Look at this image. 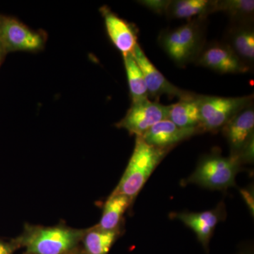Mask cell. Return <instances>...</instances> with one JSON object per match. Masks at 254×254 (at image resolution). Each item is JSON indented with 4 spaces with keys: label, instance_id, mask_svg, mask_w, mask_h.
<instances>
[{
    "label": "cell",
    "instance_id": "obj_1",
    "mask_svg": "<svg viewBox=\"0 0 254 254\" xmlns=\"http://www.w3.org/2000/svg\"><path fill=\"white\" fill-rule=\"evenodd\" d=\"M86 231L64 225H26L14 241L18 248L25 249V254H65L78 248Z\"/></svg>",
    "mask_w": 254,
    "mask_h": 254
},
{
    "label": "cell",
    "instance_id": "obj_25",
    "mask_svg": "<svg viewBox=\"0 0 254 254\" xmlns=\"http://www.w3.org/2000/svg\"><path fill=\"white\" fill-rule=\"evenodd\" d=\"M6 55V54L5 53L4 50L0 46V66H1V63H2L3 60H4Z\"/></svg>",
    "mask_w": 254,
    "mask_h": 254
},
{
    "label": "cell",
    "instance_id": "obj_9",
    "mask_svg": "<svg viewBox=\"0 0 254 254\" xmlns=\"http://www.w3.org/2000/svg\"><path fill=\"white\" fill-rule=\"evenodd\" d=\"M104 18L105 28L110 41L122 54L133 53L138 43V29L133 23L128 22L114 13L107 6L100 9Z\"/></svg>",
    "mask_w": 254,
    "mask_h": 254
},
{
    "label": "cell",
    "instance_id": "obj_13",
    "mask_svg": "<svg viewBox=\"0 0 254 254\" xmlns=\"http://www.w3.org/2000/svg\"><path fill=\"white\" fill-rule=\"evenodd\" d=\"M234 53L251 68L254 61V31L252 23H232L227 43Z\"/></svg>",
    "mask_w": 254,
    "mask_h": 254
},
{
    "label": "cell",
    "instance_id": "obj_7",
    "mask_svg": "<svg viewBox=\"0 0 254 254\" xmlns=\"http://www.w3.org/2000/svg\"><path fill=\"white\" fill-rule=\"evenodd\" d=\"M132 55L143 73L148 94L151 98L158 99L160 96L166 95L169 98H177L180 100L195 96V93L181 89L169 81L150 61L139 44L135 47Z\"/></svg>",
    "mask_w": 254,
    "mask_h": 254
},
{
    "label": "cell",
    "instance_id": "obj_17",
    "mask_svg": "<svg viewBox=\"0 0 254 254\" xmlns=\"http://www.w3.org/2000/svg\"><path fill=\"white\" fill-rule=\"evenodd\" d=\"M132 203L133 200L126 195L111 193L105 202L99 223L95 227L107 231L119 230L124 214Z\"/></svg>",
    "mask_w": 254,
    "mask_h": 254
},
{
    "label": "cell",
    "instance_id": "obj_2",
    "mask_svg": "<svg viewBox=\"0 0 254 254\" xmlns=\"http://www.w3.org/2000/svg\"><path fill=\"white\" fill-rule=\"evenodd\" d=\"M168 151L148 144L142 137L136 136L126 170L112 193L126 195L133 201Z\"/></svg>",
    "mask_w": 254,
    "mask_h": 254
},
{
    "label": "cell",
    "instance_id": "obj_6",
    "mask_svg": "<svg viewBox=\"0 0 254 254\" xmlns=\"http://www.w3.org/2000/svg\"><path fill=\"white\" fill-rule=\"evenodd\" d=\"M169 105L149 99L131 103L126 115L116 127L125 128L131 134L142 136L155 124L168 119Z\"/></svg>",
    "mask_w": 254,
    "mask_h": 254
},
{
    "label": "cell",
    "instance_id": "obj_15",
    "mask_svg": "<svg viewBox=\"0 0 254 254\" xmlns=\"http://www.w3.org/2000/svg\"><path fill=\"white\" fill-rule=\"evenodd\" d=\"M168 120L182 128H199V95L169 105Z\"/></svg>",
    "mask_w": 254,
    "mask_h": 254
},
{
    "label": "cell",
    "instance_id": "obj_26",
    "mask_svg": "<svg viewBox=\"0 0 254 254\" xmlns=\"http://www.w3.org/2000/svg\"><path fill=\"white\" fill-rule=\"evenodd\" d=\"M65 254H83V252H82V250H78V248L76 249V250L72 251V252H68V253Z\"/></svg>",
    "mask_w": 254,
    "mask_h": 254
},
{
    "label": "cell",
    "instance_id": "obj_10",
    "mask_svg": "<svg viewBox=\"0 0 254 254\" xmlns=\"http://www.w3.org/2000/svg\"><path fill=\"white\" fill-rule=\"evenodd\" d=\"M172 218L177 219L190 227L196 235L197 239L207 250L217 225L225 217V206L221 203L213 210L200 213H172Z\"/></svg>",
    "mask_w": 254,
    "mask_h": 254
},
{
    "label": "cell",
    "instance_id": "obj_11",
    "mask_svg": "<svg viewBox=\"0 0 254 254\" xmlns=\"http://www.w3.org/2000/svg\"><path fill=\"white\" fill-rule=\"evenodd\" d=\"M200 133L199 128H182L170 120H164L155 124L141 137L148 144L170 150L174 145Z\"/></svg>",
    "mask_w": 254,
    "mask_h": 254
},
{
    "label": "cell",
    "instance_id": "obj_3",
    "mask_svg": "<svg viewBox=\"0 0 254 254\" xmlns=\"http://www.w3.org/2000/svg\"><path fill=\"white\" fill-rule=\"evenodd\" d=\"M242 163L235 155L224 157L218 153L205 155L200 159L187 183L211 190H227L235 185V177Z\"/></svg>",
    "mask_w": 254,
    "mask_h": 254
},
{
    "label": "cell",
    "instance_id": "obj_8",
    "mask_svg": "<svg viewBox=\"0 0 254 254\" xmlns=\"http://www.w3.org/2000/svg\"><path fill=\"white\" fill-rule=\"evenodd\" d=\"M194 62L199 66L221 73H247L251 70L226 43L205 46Z\"/></svg>",
    "mask_w": 254,
    "mask_h": 254
},
{
    "label": "cell",
    "instance_id": "obj_24",
    "mask_svg": "<svg viewBox=\"0 0 254 254\" xmlns=\"http://www.w3.org/2000/svg\"><path fill=\"white\" fill-rule=\"evenodd\" d=\"M18 247L14 241L10 242L0 240V254H14Z\"/></svg>",
    "mask_w": 254,
    "mask_h": 254
},
{
    "label": "cell",
    "instance_id": "obj_19",
    "mask_svg": "<svg viewBox=\"0 0 254 254\" xmlns=\"http://www.w3.org/2000/svg\"><path fill=\"white\" fill-rule=\"evenodd\" d=\"M132 103L149 99L144 76L132 53L123 55Z\"/></svg>",
    "mask_w": 254,
    "mask_h": 254
},
{
    "label": "cell",
    "instance_id": "obj_23",
    "mask_svg": "<svg viewBox=\"0 0 254 254\" xmlns=\"http://www.w3.org/2000/svg\"><path fill=\"white\" fill-rule=\"evenodd\" d=\"M240 192L246 203L248 205L251 213H252V215H254V200L253 190H252V189H245V190H241Z\"/></svg>",
    "mask_w": 254,
    "mask_h": 254
},
{
    "label": "cell",
    "instance_id": "obj_22",
    "mask_svg": "<svg viewBox=\"0 0 254 254\" xmlns=\"http://www.w3.org/2000/svg\"><path fill=\"white\" fill-rule=\"evenodd\" d=\"M138 2L155 14L163 15L166 12L170 0H141Z\"/></svg>",
    "mask_w": 254,
    "mask_h": 254
},
{
    "label": "cell",
    "instance_id": "obj_4",
    "mask_svg": "<svg viewBox=\"0 0 254 254\" xmlns=\"http://www.w3.org/2000/svg\"><path fill=\"white\" fill-rule=\"evenodd\" d=\"M253 95L242 97H220L199 95L201 132L222 129L242 110L252 104Z\"/></svg>",
    "mask_w": 254,
    "mask_h": 254
},
{
    "label": "cell",
    "instance_id": "obj_21",
    "mask_svg": "<svg viewBox=\"0 0 254 254\" xmlns=\"http://www.w3.org/2000/svg\"><path fill=\"white\" fill-rule=\"evenodd\" d=\"M158 41L170 59L173 60L178 66H185L190 63L180 41L177 28L162 31L159 36Z\"/></svg>",
    "mask_w": 254,
    "mask_h": 254
},
{
    "label": "cell",
    "instance_id": "obj_14",
    "mask_svg": "<svg viewBox=\"0 0 254 254\" xmlns=\"http://www.w3.org/2000/svg\"><path fill=\"white\" fill-rule=\"evenodd\" d=\"M218 1L213 0H170L165 14L173 19H206L217 12Z\"/></svg>",
    "mask_w": 254,
    "mask_h": 254
},
{
    "label": "cell",
    "instance_id": "obj_12",
    "mask_svg": "<svg viewBox=\"0 0 254 254\" xmlns=\"http://www.w3.org/2000/svg\"><path fill=\"white\" fill-rule=\"evenodd\" d=\"M226 137L231 155L240 153L242 148L254 136V109L250 105L237 114L222 128Z\"/></svg>",
    "mask_w": 254,
    "mask_h": 254
},
{
    "label": "cell",
    "instance_id": "obj_27",
    "mask_svg": "<svg viewBox=\"0 0 254 254\" xmlns=\"http://www.w3.org/2000/svg\"><path fill=\"white\" fill-rule=\"evenodd\" d=\"M241 254H252V253H246V252H244V253Z\"/></svg>",
    "mask_w": 254,
    "mask_h": 254
},
{
    "label": "cell",
    "instance_id": "obj_18",
    "mask_svg": "<svg viewBox=\"0 0 254 254\" xmlns=\"http://www.w3.org/2000/svg\"><path fill=\"white\" fill-rule=\"evenodd\" d=\"M120 235V229L113 231L100 230L95 226L87 229L82 239L83 254H108Z\"/></svg>",
    "mask_w": 254,
    "mask_h": 254
},
{
    "label": "cell",
    "instance_id": "obj_5",
    "mask_svg": "<svg viewBox=\"0 0 254 254\" xmlns=\"http://www.w3.org/2000/svg\"><path fill=\"white\" fill-rule=\"evenodd\" d=\"M46 36L31 29L19 20L0 15V46L6 55L12 52L36 53L45 48Z\"/></svg>",
    "mask_w": 254,
    "mask_h": 254
},
{
    "label": "cell",
    "instance_id": "obj_16",
    "mask_svg": "<svg viewBox=\"0 0 254 254\" xmlns=\"http://www.w3.org/2000/svg\"><path fill=\"white\" fill-rule=\"evenodd\" d=\"M205 20H192L177 28L180 41L190 62L195 61L205 46Z\"/></svg>",
    "mask_w": 254,
    "mask_h": 254
},
{
    "label": "cell",
    "instance_id": "obj_20",
    "mask_svg": "<svg viewBox=\"0 0 254 254\" xmlns=\"http://www.w3.org/2000/svg\"><path fill=\"white\" fill-rule=\"evenodd\" d=\"M218 11L225 13L232 23H250L253 21V0H222L218 1Z\"/></svg>",
    "mask_w": 254,
    "mask_h": 254
}]
</instances>
